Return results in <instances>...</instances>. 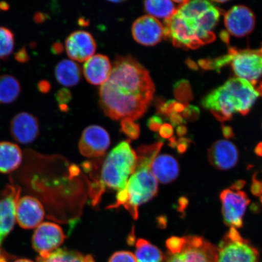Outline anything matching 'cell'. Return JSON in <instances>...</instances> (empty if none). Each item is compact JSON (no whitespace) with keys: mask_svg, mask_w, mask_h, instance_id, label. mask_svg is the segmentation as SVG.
I'll return each instance as SVG.
<instances>
[{"mask_svg":"<svg viewBox=\"0 0 262 262\" xmlns=\"http://www.w3.org/2000/svg\"><path fill=\"white\" fill-rule=\"evenodd\" d=\"M149 71L130 55L114 61L110 76L99 92L100 104L114 120H136L145 114L155 93Z\"/></svg>","mask_w":262,"mask_h":262,"instance_id":"1","label":"cell"},{"mask_svg":"<svg viewBox=\"0 0 262 262\" xmlns=\"http://www.w3.org/2000/svg\"><path fill=\"white\" fill-rule=\"evenodd\" d=\"M260 96L253 84L239 78H232L209 93L202 101L218 120L225 122L235 113L247 115Z\"/></svg>","mask_w":262,"mask_h":262,"instance_id":"2","label":"cell"},{"mask_svg":"<svg viewBox=\"0 0 262 262\" xmlns=\"http://www.w3.org/2000/svg\"><path fill=\"white\" fill-rule=\"evenodd\" d=\"M136 154L129 141L117 145L107 155L103 164L101 176L97 182V203L106 188L122 191L130 176L135 171Z\"/></svg>","mask_w":262,"mask_h":262,"instance_id":"3","label":"cell"},{"mask_svg":"<svg viewBox=\"0 0 262 262\" xmlns=\"http://www.w3.org/2000/svg\"><path fill=\"white\" fill-rule=\"evenodd\" d=\"M158 189V181L150 168L136 169L125 188L118 192L116 202L107 208H117L122 205L137 220L140 206L155 198Z\"/></svg>","mask_w":262,"mask_h":262,"instance_id":"4","label":"cell"},{"mask_svg":"<svg viewBox=\"0 0 262 262\" xmlns=\"http://www.w3.org/2000/svg\"><path fill=\"white\" fill-rule=\"evenodd\" d=\"M177 11L193 22L202 45L214 40L212 30L217 25L221 14L211 2L205 0L186 1L180 5Z\"/></svg>","mask_w":262,"mask_h":262,"instance_id":"5","label":"cell"},{"mask_svg":"<svg viewBox=\"0 0 262 262\" xmlns=\"http://www.w3.org/2000/svg\"><path fill=\"white\" fill-rule=\"evenodd\" d=\"M217 262H258L259 253L236 228L231 227L219 245Z\"/></svg>","mask_w":262,"mask_h":262,"instance_id":"6","label":"cell"},{"mask_svg":"<svg viewBox=\"0 0 262 262\" xmlns=\"http://www.w3.org/2000/svg\"><path fill=\"white\" fill-rule=\"evenodd\" d=\"M182 247L176 253L168 252L163 262H217V248L204 237H184Z\"/></svg>","mask_w":262,"mask_h":262,"instance_id":"7","label":"cell"},{"mask_svg":"<svg viewBox=\"0 0 262 262\" xmlns=\"http://www.w3.org/2000/svg\"><path fill=\"white\" fill-rule=\"evenodd\" d=\"M164 23V36L171 39L176 47L195 49L202 45L194 26L178 11Z\"/></svg>","mask_w":262,"mask_h":262,"instance_id":"8","label":"cell"},{"mask_svg":"<svg viewBox=\"0 0 262 262\" xmlns=\"http://www.w3.org/2000/svg\"><path fill=\"white\" fill-rule=\"evenodd\" d=\"M229 63L237 78L254 84L262 76V51L232 50L228 54Z\"/></svg>","mask_w":262,"mask_h":262,"instance_id":"9","label":"cell"},{"mask_svg":"<svg viewBox=\"0 0 262 262\" xmlns=\"http://www.w3.org/2000/svg\"><path fill=\"white\" fill-rule=\"evenodd\" d=\"M222 214L225 225L235 228L243 227V217L250 200L244 191L224 190L221 194Z\"/></svg>","mask_w":262,"mask_h":262,"instance_id":"10","label":"cell"},{"mask_svg":"<svg viewBox=\"0 0 262 262\" xmlns=\"http://www.w3.org/2000/svg\"><path fill=\"white\" fill-rule=\"evenodd\" d=\"M65 238L66 235L60 226L51 222L41 223L33 234L32 247L40 256H44L57 250Z\"/></svg>","mask_w":262,"mask_h":262,"instance_id":"11","label":"cell"},{"mask_svg":"<svg viewBox=\"0 0 262 262\" xmlns=\"http://www.w3.org/2000/svg\"><path fill=\"white\" fill-rule=\"evenodd\" d=\"M110 143V137L106 129L100 126L92 125L82 133L78 148L84 157L99 158L105 155Z\"/></svg>","mask_w":262,"mask_h":262,"instance_id":"12","label":"cell"},{"mask_svg":"<svg viewBox=\"0 0 262 262\" xmlns=\"http://www.w3.org/2000/svg\"><path fill=\"white\" fill-rule=\"evenodd\" d=\"M20 189L15 186H9L5 194L0 198V262L6 259L1 250L3 241L14 227L16 202L19 199Z\"/></svg>","mask_w":262,"mask_h":262,"instance_id":"13","label":"cell"},{"mask_svg":"<svg viewBox=\"0 0 262 262\" xmlns=\"http://www.w3.org/2000/svg\"><path fill=\"white\" fill-rule=\"evenodd\" d=\"M45 212L41 202L34 196L26 195L16 202L15 219L22 228L31 229L40 225Z\"/></svg>","mask_w":262,"mask_h":262,"instance_id":"14","label":"cell"},{"mask_svg":"<svg viewBox=\"0 0 262 262\" xmlns=\"http://www.w3.org/2000/svg\"><path fill=\"white\" fill-rule=\"evenodd\" d=\"M163 31L161 23L149 15L137 19L132 27L134 40L146 47L155 46L161 41L164 36Z\"/></svg>","mask_w":262,"mask_h":262,"instance_id":"15","label":"cell"},{"mask_svg":"<svg viewBox=\"0 0 262 262\" xmlns=\"http://www.w3.org/2000/svg\"><path fill=\"white\" fill-rule=\"evenodd\" d=\"M225 25L229 34L236 37H243L253 31L255 16L246 6H235L226 13Z\"/></svg>","mask_w":262,"mask_h":262,"instance_id":"16","label":"cell"},{"mask_svg":"<svg viewBox=\"0 0 262 262\" xmlns=\"http://www.w3.org/2000/svg\"><path fill=\"white\" fill-rule=\"evenodd\" d=\"M66 51L72 60L84 62L93 57L96 52V41L90 32L75 31L69 36L65 42Z\"/></svg>","mask_w":262,"mask_h":262,"instance_id":"17","label":"cell"},{"mask_svg":"<svg viewBox=\"0 0 262 262\" xmlns=\"http://www.w3.org/2000/svg\"><path fill=\"white\" fill-rule=\"evenodd\" d=\"M13 139L21 144L34 142L40 133L38 120L34 115L26 112L16 114L10 124Z\"/></svg>","mask_w":262,"mask_h":262,"instance_id":"18","label":"cell"},{"mask_svg":"<svg viewBox=\"0 0 262 262\" xmlns=\"http://www.w3.org/2000/svg\"><path fill=\"white\" fill-rule=\"evenodd\" d=\"M209 162L216 169L226 171L238 162V151L234 144L225 140H218L208 150Z\"/></svg>","mask_w":262,"mask_h":262,"instance_id":"19","label":"cell"},{"mask_svg":"<svg viewBox=\"0 0 262 262\" xmlns=\"http://www.w3.org/2000/svg\"><path fill=\"white\" fill-rule=\"evenodd\" d=\"M112 71L109 58L106 55H93L85 61L83 74L89 83L94 85H102L110 77Z\"/></svg>","mask_w":262,"mask_h":262,"instance_id":"20","label":"cell"},{"mask_svg":"<svg viewBox=\"0 0 262 262\" xmlns=\"http://www.w3.org/2000/svg\"><path fill=\"white\" fill-rule=\"evenodd\" d=\"M150 170L157 181L168 184L174 181L179 174V165L174 157L168 155L157 156Z\"/></svg>","mask_w":262,"mask_h":262,"instance_id":"21","label":"cell"},{"mask_svg":"<svg viewBox=\"0 0 262 262\" xmlns=\"http://www.w3.org/2000/svg\"><path fill=\"white\" fill-rule=\"evenodd\" d=\"M23 155L20 147L9 142H0V172L9 173L20 166Z\"/></svg>","mask_w":262,"mask_h":262,"instance_id":"22","label":"cell"},{"mask_svg":"<svg viewBox=\"0 0 262 262\" xmlns=\"http://www.w3.org/2000/svg\"><path fill=\"white\" fill-rule=\"evenodd\" d=\"M55 75L59 83L66 87H73L79 83L81 71L79 65L75 62L63 60L55 68Z\"/></svg>","mask_w":262,"mask_h":262,"instance_id":"23","label":"cell"},{"mask_svg":"<svg viewBox=\"0 0 262 262\" xmlns=\"http://www.w3.org/2000/svg\"><path fill=\"white\" fill-rule=\"evenodd\" d=\"M21 91V84L17 78L10 74L0 75V104L14 102Z\"/></svg>","mask_w":262,"mask_h":262,"instance_id":"24","label":"cell"},{"mask_svg":"<svg viewBox=\"0 0 262 262\" xmlns=\"http://www.w3.org/2000/svg\"><path fill=\"white\" fill-rule=\"evenodd\" d=\"M37 262H96L91 255H84L78 252L57 249L51 253L40 256Z\"/></svg>","mask_w":262,"mask_h":262,"instance_id":"25","label":"cell"},{"mask_svg":"<svg viewBox=\"0 0 262 262\" xmlns=\"http://www.w3.org/2000/svg\"><path fill=\"white\" fill-rule=\"evenodd\" d=\"M136 258L137 262H163L162 252L156 246L143 238L136 242Z\"/></svg>","mask_w":262,"mask_h":262,"instance_id":"26","label":"cell"},{"mask_svg":"<svg viewBox=\"0 0 262 262\" xmlns=\"http://www.w3.org/2000/svg\"><path fill=\"white\" fill-rule=\"evenodd\" d=\"M144 7L149 15L155 18L168 19L175 14L177 10L171 1L150 0L144 2Z\"/></svg>","mask_w":262,"mask_h":262,"instance_id":"27","label":"cell"},{"mask_svg":"<svg viewBox=\"0 0 262 262\" xmlns=\"http://www.w3.org/2000/svg\"><path fill=\"white\" fill-rule=\"evenodd\" d=\"M163 145L162 142H157L139 147L136 152V169L151 168L152 163L159 155Z\"/></svg>","mask_w":262,"mask_h":262,"instance_id":"28","label":"cell"},{"mask_svg":"<svg viewBox=\"0 0 262 262\" xmlns=\"http://www.w3.org/2000/svg\"><path fill=\"white\" fill-rule=\"evenodd\" d=\"M14 33L11 29L0 26V60H7L14 51Z\"/></svg>","mask_w":262,"mask_h":262,"instance_id":"29","label":"cell"},{"mask_svg":"<svg viewBox=\"0 0 262 262\" xmlns=\"http://www.w3.org/2000/svg\"><path fill=\"white\" fill-rule=\"evenodd\" d=\"M121 130L130 139L136 140L140 136L139 124L130 119H124L121 121Z\"/></svg>","mask_w":262,"mask_h":262,"instance_id":"30","label":"cell"},{"mask_svg":"<svg viewBox=\"0 0 262 262\" xmlns=\"http://www.w3.org/2000/svg\"><path fill=\"white\" fill-rule=\"evenodd\" d=\"M108 262H137L135 255L129 251H118L112 255Z\"/></svg>","mask_w":262,"mask_h":262,"instance_id":"31","label":"cell"},{"mask_svg":"<svg viewBox=\"0 0 262 262\" xmlns=\"http://www.w3.org/2000/svg\"><path fill=\"white\" fill-rule=\"evenodd\" d=\"M185 238L183 237H179L173 236L170 237L166 242V246L168 248V252L170 253H176L182 248L183 244H184Z\"/></svg>","mask_w":262,"mask_h":262,"instance_id":"32","label":"cell"},{"mask_svg":"<svg viewBox=\"0 0 262 262\" xmlns=\"http://www.w3.org/2000/svg\"><path fill=\"white\" fill-rule=\"evenodd\" d=\"M73 96H72L71 91L67 88H62L55 94V98H56L58 104H67L70 102Z\"/></svg>","mask_w":262,"mask_h":262,"instance_id":"33","label":"cell"},{"mask_svg":"<svg viewBox=\"0 0 262 262\" xmlns=\"http://www.w3.org/2000/svg\"><path fill=\"white\" fill-rule=\"evenodd\" d=\"M162 123L161 118L158 116H152L147 121V124L150 130L157 132L162 126Z\"/></svg>","mask_w":262,"mask_h":262,"instance_id":"34","label":"cell"},{"mask_svg":"<svg viewBox=\"0 0 262 262\" xmlns=\"http://www.w3.org/2000/svg\"><path fill=\"white\" fill-rule=\"evenodd\" d=\"M14 57L15 60L20 63H28L30 60V57H29L27 50L25 47L19 49L17 52H15Z\"/></svg>","mask_w":262,"mask_h":262,"instance_id":"35","label":"cell"},{"mask_svg":"<svg viewBox=\"0 0 262 262\" xmlns=\"http://www.w3.org/2000/svg\"><path fill=\"white\" fill-rule=\"evenodd\" d=\"M252 194L255 196H262V182L256 178V175L254 174L253 179V183L251 186Z\"/></svg>","mask_w":262,"mask_h":262,"instance_id":"36","label":"cell"},{"mask_svg":"<svg viewBox=\"0 0 262 262\" xmlns=\"http://www.w3.org/2000/svg\"><path fill=\"white\" fill-rule=\"evenodd\" d=\"M159 131L160 136L164 139H169L173 136V127L168 123L162 124Z\"/></svg>","mask_w":262,"mask_h":262,"instance_id":"37","label":"cell"},{"mask_svg":"<svg viewBox=\"0 0 262 262\" xmlns=\"http://www.w3.org/2000/svg\"><path fill=\"white\" fill-rule=\"evenodd\" d=\"M191 141L188 139L182 138L178 141V145H177V149L180 154L185 153L187 150Z\"/></svg>","mask_w":262,"mask_h":262,"instance_id":"38","label":"cell"},{"mask_svg":"<svg viewBox=\"0 0 262 262\" xmlns=\"http://www.w3.org/2000/svg\"><path fill=\"white\" fill-rule=\"evenodd\" d=\"M37 88L39 91L41 93L46 94L49 93L51 89V85L47 80H41L38 82Z\"/></svg>","mask_w":262,"mask_h":262,"instance_id":"39","label":"cell"},{"mask_svg":"<svg viewBox=\"0 0 262 262\" xmlns=\"http://www.w3.org/2000/svg\"><path fill=\"white\" fill-rule=\"evenodd\" d=\"M64 47L61 42L57 41L54 42L51 47V52L55 55L61 54L63 52Z\"/></svg>","mask_w":262,"mask_h":262,"instance_id":"40","label":"cell"},{"mask_svg":"<svg viewBox=\"0 0 262 262\" xmlns=\"http://www.w3.org/2000/svg\"><path fill=\"white\" fill-rule=\"evenodd\" d=\"M188 204L189 201L187 198H185V196H182V198H180L178 202V211L180 212L184 213Z\"/></svg>","mask_w":262,"mask_h":262,"instance_id":"41","label":"cell"},{"mask_svg":"<svg viewBox=\"0 0 262 262\" xmlns=\"http://www.w3.org/2000/svg\"><path fill=\"white\" fill-rule=\"evenodd\" d=\"M169 117L171 123L175 126L183 122V118L176 113H172Z\"/></svg>","mask_w":262,"mask_h":262,"instance_id":"42","label":"cell"},{"mask_svg":"<svg viewBox=\"0 0 262 262\" xmlns=\"http://www.w3.org/2000/svg\"><path fill=\"white\" fill-rule=\"evenodd\" d=\"M48 18V15L41 12L35 13L34 16V20L37 24H42Z\"/></svg>","mask_w":262,"mask_h":262,"instance_id":"43","label":"cell"},{"mask_svg":"<svg viewBox=\"0 0 262 262\" xmlns=\"http://www.w3.org/2000/svg\"><path fill=\"white\" fill-rule=\"evenodd\" d=\"M246 184V182L244 180H238L236 182H235L233 185H232L231 189L233 191H240V190L243 188Z\"/></svg>","mask_w":262,"mask_h":262,"instance_id":"44","label":"cell"},{"mask_svg":"<svg viewBox=\"0 0 262 262\" xmlns=\"http://www.w3.org/2000/svg\"><path fill=\"white\" fill-rule=\"evenodd\" d=\"M222 130L223 134H224V136L226 138L230 139L234 136L233 131H232L230 127L224 126L223 127Z\"/></svg>","mask_w":262,"mask_h":262,"instance_id":"45","label":"cell"},{"mask_svg":"<svg viewBox=\"0 0 262 262\" xmlns=\"http://www.w3.org/2000/svg\"><path fill=\"white\" fill-rule=\"evenodd\" d=\"M186 133H187V129L184 126H179L177 129V133L180 137L185 136Z\"/></svg>","mask_w":262,"mask_h":262,"instance_id":"46","label":"cell"},{"mask_svg":"<svg viewBox=\"0 0 262 262\" xmlns=\"http://www.w3.org/2000/svg\"><path fill=\"white\" fill-rule=\"evenodd\" d=\"M78 24L79 26H81V27H86V26L89 25L90 22L87 19L84 17H81L78 19Z\"/></svg>","mask_w":262,"mask_h":262,"instance_id":"47","label":"cell"},{"mask_svg":"<svg viewBox=\"0 0 262 262\" xmlns=\"http://www.w3.org/2000/svg\"><path fill=\"white\" fill-rule=\"evenodd\" d=\"M10 8V5L8 3L5 1L0 2V11H8Z\"/></svg>","mask_w":262,"mask_h":262,"instance_id":"48","label":"cell"},{"mask_svg":"<svg viewBox=\"0 0 262 262\" xmlns=\"http://www.w3.org/2000/svg\"><path fill=\"white\" fill-rule=\"evenodd\" d=\"M255 152L258 156H262V143H260L255 147Z\"/></svg>","mask_w":262,"mask_h":262,"instance_id":"49","label":"cell"},{"mask_svg":"<svg viewBox=\"0 0 262 262\" xmlns=\"http://www.w3.org/2000/svg\"><path fill=\"white\" fill-rule=\"evenodd\" d=\"M177 145H178V141H176V138L174 137H172V138L169 140V146L173 147V148H175L177 147Z\"/></svg>","mask_w":262,"mask_h":262,"instance_id":"50","label":"cell"},{"mask_svg":"<svg viewBox=\"0 0 262 262\" xmlns=\"http://www.w3.org/2000/svg\"><path fill=\"white\" fill-rule=\"evenodd\" d=\"M59 108H60V110L62 111V112H68L69 107L67 104H59Z\"/></svg>","mask_w":262,"mask_h":262,"instance_id":"51","label":"cell"},{"mask_svg":"<svg viewBox=\"0 0 262 262\" xmlns=\"http://www.w3.org/2000/svg\"><path fill=\"white\" fill-rule=\"evenodd\" d=\"M14 262H34L31 260L27 259V258H19V259L16 260Z\"/></svg>","mask_w":262,"mask_h":262,"instance_id":"52","label":"cell"},{"mask_svg":"<svg viewBox=\"0 0 262 262\" xmlns=\"http://www.w3.org/2000/svg\"><path fill=\"white\" fill-rule=\"evenodd\" d=\"M215 2L218 3H224L225 2H227V1H215Z\"/></svg>","mask_w":262,"mask_h":262,"instance_id":"53","label":"cell"},{"mask_svg":"<svg viewBox=\"0 0 262 262\" xmlns=\"http://www.w3.org/2000/svg\"><path fill=\"white\" fill-rule=\"evenodd\" d=\"M261 199V202L262 203V196H261V199Z\"/></svg>","mask_w":262,"mask_h":262,"instance_id":"54","label":"cell"},{"mask_svg":"<svg viewBox=\"0 0 262 262\" xmlns=\"http://www.w3.org/2000/svg\"><path fill=\"white\" fill-rule=\"evenodd\" d=\"M261 51H262V48L261 49Z\"/></svg>","mask_w":262,"mask_h":262,"instance_id":"55","label":"cell"}]
</instances>
